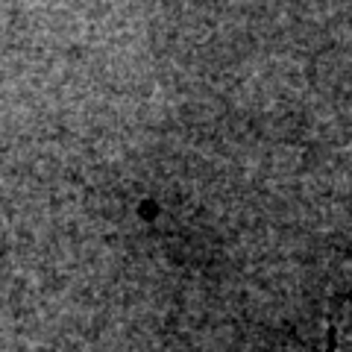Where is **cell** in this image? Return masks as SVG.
I'll use <instances>...</instances> for the list:
<instances>
[{
	"instance_id": "obj_1",
	"label": "cell",
	"mask_w": 352,
	"mask_h": 352,
	"mask_svg": "<svg viewBox=\"0 0 352 352\" xmlns=\"http://www.w3.org/2000/svg\"><path fill=\"white\" fill-rule=\"evenodd\" d=\"M323 352H338V332L332 329V332H329V338H326V349Z\"/></svg>"
}]
</instances>
